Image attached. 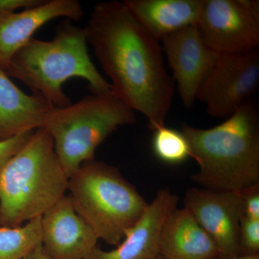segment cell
<instances>
[{
    "label": "cell",
    "mask_w": 259,
    "mask_h": 259,
    "mask_svg": "<svg viewBox=\"0 0 259 259\" xmlns=\"http://www.w3.org/2000/svg\"><path fill=\"white\" fill-rule=\"evenodd\" d=\"M24 259H53L44 252L42 245H39L35 250H32L30 254L27 255Z\"/></svg>",
    "instance_id": "cell-23"
},
{
    "label": "cell",
    "mask_w": 259,
    "mask_h": 259,
    "mask_svg": "<svg viewBox=\"0 0 259 259\" xmlns=\"http://www.w3.org/2000/svg\"><path fill=\"white\" fill-rule=\"evenodd\" d=\"M34 131H28L12 139L0 141V171L5 163L23 147Z\"/></svg>",
    "instance_id": "cell-20"
},
{
    "label": "cell",
    "mask_w": 259,
    "mask_h": 259,
    "mask_svg": "<svg viewBox=\"0 0 259 259\" xmlns=\"http://www.w3.org/2000/svg\"><path fill=\"white\" fill-rule=\"evenodd\" d=\"M159 253L166 259H221L217 245L185 207H177L167 217Z\"/></svg>",
    "instance_id": "cell-15"
},
{
    "label": "cell",
    "mask_w": 259,
    "mask_h": 259,
    "mask_svg": "<svg viewBox=\"0 0 259 259\" xmlns=\"http://www.w3.org/2000/svg\"><path fill=\"white\" fill-rule=\"evenodd\" d=\"M258 84V49L243 54H221L199 88L197 99L205 104L211 117L228 118L250 100Z\"/></svg>",
    "instance_id": "cell-8"
},
{
    "label": "cell",
    "mask_w": 259,
    "mask_h": 259,
    "mask_svg": "<svg viewBox=\"0 0 259 259\" xmlns=\"http://www.w3.org/2000/svg\"><path fill=\"white\" fill-rule=\"evenodd\" d=\"M137 21L158 41L198 23L202 0H124Z\"/></svg>",
    "instance_id": "cell-16"
},
{
    "label": "cell",
    "mask_w": 259,
    "mask_h": 259,
    "mask_svg": "<svg viewBox=\"0 0 259 259\" xmlns=\"http://www.w3.org/2000/svg\"><path fill=\"white\" fill-rule=\"evenodd\" d=\"M84 30L88 44L111 80L112 91L148 119L150 129L164 126L175 87L160 42L123 2L97 3Z\"/></svg>",
    "instance_id": "cell-1"
},
{
    "label": "cell",
    "mask_w": 259,
    "mask_h": 259,
    "mask_svg": "<svg viewBox=\"0 0 259 259\" xmlns=\"http://www.w3.org/2000/svg\"><path fill=\"white\" fill-rule=\"evenodd\" d=\"M152 149L158 159L167 164H180L190 157V145L183 133L166 125L155 130Z\"/></svg>",
    "instance_id": "cell-18"
},
{
    "label": "cell",
    "mask_w": 259,
    "mask_h": 259,
    "mask_svg": "<svg viewBox=\"0 0 259 259\" xmlns=\"http://www.w3.org/2000/svg\"><path fill=\"white\" fill-rule=\"evenodd\" d=\"M240 256L259 254V220L243 216L240 223Z\"/></svg>",
    "instance_id": "cell-19"
},
{
    "label": "cell",
    "mask_w": 259,
    "mask_h": 259,
    "mask_svg": "<svg viewBox=\"0 0 259 259\" xmlns=\"http://www.w3.org/2000/svg\"><path fill=\"white\" fill-rule=\"evenodd\" d=\"M232 259H259V254L253 255H244V256H238Z\"/></svg>",
    "instance_id": "cell-24"
},
{
    "label": "cell",
    "mask_w": 259,
    "mask_h": 259,
    "mask_svg": "<svg viewBox=\"0 0 259 259\" xmlns=\"http://www.w3.org/2000/svg\"><path fill=\"white\" fill-rule=\"evenodd\" d=\"M0 226H1V223H0Z\"/></svg>",
    "instance_id": "cell-26"
},
{
    "label": "cell",
    "mask_w": 259,
    "mask_h": 259,
    "mask_svg": "<svg viewBox=\"0 0 259 259\" xmlns=\"http://www.w3.org/2000/svg\"><path fill=\"white\" fill-rule=\"evenodd\" d=\"M69 177L54 141L38 128L0 171V223L18 227L42 217L66 195Z\"/></svg>",
    "instance_id": "cell-4"
},
{
    "label": "cell",
    "mask_w": 259,
    "mask_h": 259,
    "mask_svg": "<svg viewBox=\"0 0 259 259\" xmlns=\"http://www.w3.org/2000/svg\"><path fill=\"white\" fill-rule=\"evenodd\" d=\"M243 199L245 217L259 220V185L239 192Z\"/></svg>",
    "instance_id": "cell-21"
},
{
    "label": "cell",
    "mask_w": 259,
    "mask_h": 259,
    "mask_svg": "<svg viewBox=\"0 0 259 259\" xmlns=\"http://www.w3.org/2000/svg\"><path fill=\"white\" fill-rule=\"evenodd\" d=\"M37 94H25L0 67V141L40 128L54 108Z\"/></svg>",
    "instance_id": "cell-14"
},
{
    "label": "cell",
    "mask_w": 259,
    "mask_h": 259,
    "mask_svg": "<svg viewBox=\"0 0 259 259\" xmlns=\"http://www.w3.org/2000/svg\"><path fill=\"white\" fill-rule=\"evenodd\" d=\"M5 72L55 107L71 103L62 86L73 78L86 80L93 93L112 90L90 58L84 28L69 20L57 25L51 40L32 37L13 56Z\"/></svg>",
    "instance_id": "cell-3"
},
{
    "label": "cell",
    "mask_w": 259,
    "mask_h": 259,
    "mask_svg": "<svg viewBox=\"0 0 259 259\" xmlns=\"http://www.w3.org/2000/svg\"><path fill=\"white\" fill-rule=\"evenodd\" d=\"M153 259H166L164 257L162 256L161 255H158L157 256L155 257Z\"/></svg>",
    "instance_id": "cell-25"
},
{
    "label": "cell",
    "mask_w": 259,
    "mask_h": 259,
    "mask_svg": "<svg viewBox=\"0 0 259 259\" xmlns=\"http://www.w3.org/2000/svg\"><path fill=\"white\" fill-rule=\"evenodd\" d=\"M68 191L75 210L97 238L115 246L148 205L117 168L95 159L70 176Z\"/></svg>",
    "instance_id": "cell-5"
},
{
    "label": "cell",
    "mask_w": 259,
    "mask_h": 259,
    "mask_svg": "<svg viewBox=\"0 0 259 259\" xmlns=\"http://www.w3.org/2000/svg\"><path fill=\"white\" fill-rule=\"evenodd\" d=\"M181 131L199 171L192 180L204 189L228 192L259 185V107L249 100L209 129L183 124Z\"/></svg>",
    "instance_id": "cell-2"
},
{
    "label": "cell",
    "mask_w": 259,
    "mask_h": 259,
    "mask_svg": "<svg viewBox=\"0 0 259 259\" xmlns=\"http://www.w3.org/2000/svg\"><path fill=\"white\" fill-rule=\"evenodd\" d=\"M160 42L177 81L182 104L190 109L221 54L205 44L197 25L179 30Z\"/></svg>",
    "instance_id": "cell-10"
},
{
    "label": "cell",
    "mask_w": 259,
    "mask_h": 259,
    "mask_svg": "<svg viewBox=\"0 0 259 259\" xmlns=\"http://www.w3.org/2000/svg\"><path fill=\"white\" fill-rule=\"evenodd\" d=\"M199 32L220 54H243L258 49L259 5L255 0H202Z\"/></svg>",
    "instance_id": "cell-7"
},
{
    "label": "cell",
    "mask_w": 259,
    "mask_h": 259,
    "mask_svg": "<svg viewBox=\"0 0 259 259\" xmlns=\"http://www.w3.org/2000/svg\"><path fill=\"white\" fill-rule=\"evenodd\" d=\"M179 198L168 190L158 191L141 218L115 249L97 247L86 259H153L159 255L160 238L167 217L177 208Z\"/></svg>",
    "instance_id": "cell-13"
},
{
    "label": "cell",
    "mask_w": 259,
    "mask_h": 259,
    "mask_svg": "<svg viewBox=\"0 0 259 259\" xmlns=\"http://www.w3.org/2000/svg\"><path fill=\"white\" fill-rule=\"evenodd\" d=\"M41 232L42 249L53 259H86L99 240L66 194L42 216Z\"/></svg>",
    "instance_id": "cell-11"
},
{
    "label": "cell",
    "mask_w": 259,
    "mask_h": 259,
    "mask_svg": "<svg viewBox=\"0 0 259 259\" xmlns=\"http://www.w3.org/2000/svg\"><path fill=\"white\" fill-rule=\"evenodd\" d=\"M83 15L78 0H42L36 6L0 15V67L5 71L13 56L51 20L64 18L78 21Z\"/></svg>",
    "instance_id": "cell-12"
},
{
    "label": "cell",
    "mask_w": 259,
    "mask_h": 259,
    "mask_svg": "<svg viewBox=\"0 0 259 259\" xmlns=\"http://www.w3.org/2000/svg\"><path fill=\"white\" fill-rule=\"evenodd\" d=\"M184 204L217 245L221 259L240 256V223L244 209L239 192L190 188Z\"/></svg>",
    "instance_id": "cell-9"
},
{
    "label": "cell",
    "mask_w": 259,
    "mask_h": 259,
    "mask_svg": "<svg viewBox=\"0 0 259 259\" xmlns=\"http://www.w3.org/2000/svg\"><path fill=\"white\" fill-rule=\"evenodd\" d=\"M41 242V217L18 227L0 226V259H24Z\"/></svg>",
    "instance_id": "cell-17"
},
{
    "label": "cell",
    "mask_w": 259,
    "mask_h": 259,
    "mask_svg": "<svg viewBox=\"0 0 259 259\" xmlns=\"http://www.w3.org/2000/svg\"><path fill=\"white\" fill-rule=\"evenodd\" d=\"M136 122L135 111L113 91L93 93L75 103L54 107L42 127L52 138L56 154L69 177L121 126Z\"/></svg>",
    "instance_id": "cell-6"
},
{
    "label": "cell",
    "mask_w": 259,
    "mask_h": 259,
    "mask_svg": "<svg viewBox=\"0 0 259 259\" xmlns=\"http://www.w3.org/2000/svg\"><path fill=\"white\" fill-rule=\"evenodd\" d=\"M42 2V0H0V15L32 8Z\"/></svg>",
    "instance_id": "cell-22"
}]
</instances>
